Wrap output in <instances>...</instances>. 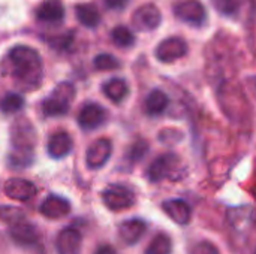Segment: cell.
<instances>
[{"label": "cell", "mask_w": 256, "mask_h": 254, "mask_svg": "<svg viewBox=\"0 0 256 254\" xmlns=\"http://www.w3.org/2000/svg\"><path fill=\"white\" fill-rule=\"evenodd\" d=\"M8 60L10 73L21 87L28 90L39 87L42 81V61L36 49L26 45L14 46L8 54Z\"/></svg>", "instance_id": "6da1fadb"}, {"label": "cell", "mask_w": 256, "mask_h": 254, "mask_svg": "<svg viewBox=\"0 0 256 254\" xmlns=\"http://www.w3.org/2000/svg\"><path fill=\"white\" fill-rule=\"evenodd\" d=\"M10 139L14 145V151L10 154V160L16 166H26L32 162L33 147L36 144V132L28 120L18 118L15 120L10 129Z\"/></svg>", "instance_id": "7a4b0ae2"}, {"label": "cell", "mask_w": 256, "mask_h": 254, "mask_svg": "<svg viewBox=\"0 0 256 254\" xmlns=\"http://www.w3.org/2000/svg\"><path fill=\"white\" fill-rule=\"evenodd\" d=\"M184 174L183 163L176 154H162L147 169V177L152 183H158L162 180H178Z\"/></svg>", "instance_id": "3957f363"}, {"label": "cell", "mask_w": 256, "mask_h": 254, "mask_svg": "<svg viewBox=\"0 0 256 254\" xmlns=\"http://www.w3.org/2000/svg\"><path fill=\"white\" fill-rule=\"evenodd\" d=\"M74 94H75V88L69 82H63L58 87H56V90L51 93V96L42 105L44 115H46V117L64 115L69 109Z\"/></svg>", "instance_id": "277c9868"}, {"label": "cell", "mask_w": 256, "mask_h": 254, "mask_svg": "<svg viewBox=\"0 0 256 254\" xmlns=\"http://www.w3.org/2000/svg\"><path fill=\"white\" fill-rule=\"evenodd\" d=\"M102 199L106 208H110L111 211L128 210L135 204V195L128 187L118 186V184L110 186L106 190H104Z\"/></svg>", "instance_id": "5b68a950"}, {"label": "cell", "mask_w": 256, "mask_h": 254, "mask_svg": "<svg viewBox=\"0 0 256 254\" xmlns=\"http://www.w3.org/2000/svg\"><path fill=\"white\" fill-rule=\"evenodd\" d=\"M186 52H188V43L180 37H168L162 40L156 48V57L164 63L176 61L183 55H186Z\"/></svg>", "instance_id": "8992f818"}, {"label": "cell", "mask_w": 256, "mask_h": 254, "mask_svg": "<svg viewBox=\"0 0 256 254\" xmlns=\"http://www.w3.org/2000/svg\"><path fill=\"white\" fill-rule=\"evenodd\" d=\"M111 153H112V144L110 139L100 138V139L94 141L86 153L87 166L92 169H98V168L104 166L108 162V159L111 157Z\"/></svg>", "instance_id": "52a82bcc"}, {"label": "cell", "mask_w": 256, "mask_h": 254, "mask_svg": "<svg viewBox=\"0 0 256 254\" xmlns=\"http://www.w3.org/2000/svg\"><path fill=\"white\" fill-rule=\"evenodd\" d=\"M174 12H176V15L180 19H183L186 22H190L194 25L202 24L204 19H206V16H207L202 3L198 1V0H184V1H180V3L176 4Z\"/></svg>", "instance_id": "ba28073f"}, {"label": "cell", "mask_w": 256, "mask_h": 254, "mask_svg": "<svg viewBox=\"0 0 256 254\" xmlns=\"http://www.w3.org/2000/svg\"><path fill=\"white\" fill-rule=\"evenodd\" d=\"M4 195L14 201L26 202V201H30L36 195V186L27 180L10 178L4 184Z\"/></svg>", "instance_id": "9c48e42d"}, {"label": "cell", "mask_w": 256, "mask_h": 254, "mask_svg": "<svg viewBox=\"0 0 256 254\" xmlns=\"http://www.w3.org/2000/svg\"><path fill=\"white\" fill-rule=\"evenodd\" d=\"M105 117H106V112L100 105L87 103L81 108V111L78 114V124L84 130H93V129L99 127L100 124H104Z\"/></svg>", "instance_id": "30bf717a"}, {"label": "cell", "mask_w": 256, "mask_h": 254, "mask_svg": "<svg viewBox=\"0 0 256 254\" xmlns=\"http://www.w3.org/2000/svg\"><path fill=\"white\" fill-rule=\"evenodd\" d=\"M81 235L78 231L72 228L63 229L56 241L57 253L58 254H80L81 252Z\"/></svg>", "instance_id": "8fae6325"}, {"label": "cell", "mask_w": 256, "mask_h": 254, "mask_svg": "<svg viewBox=\"0 0 256 254\" xmlns=\"http://www.w3.org/2000/svg\"><path fill=\"white\" fill-rule=\"evenodd\" d=\"M160 22V12L154 4L141 6L134 13V24L140 30H153Z\"/></svg>", "instance_id": "7c38bea8"}, {"label": "cell", "mask_w": 256, "mask_h": 254, "mask_svg": "<svg viewBox=\"0 0 256 254\" xmlns=\"http://www.w3.org/2000/svg\"><path fill=\"white\" fill-rule=\"evenodd\" d=\"M70 213V204L60 196H48L40 205V214L46 219H63Z\"/></svg>", "instance_id": "4fadbf2b"}, {"label": "cell", "mask_w": 256, "mask_h": 254, "mask_svg": "<svg viewBox=\"0 0 256 254\" xmlns=\"http://www.w3.org/2000/svg\"><path fill=\"white\" fill-rule=\"evenodd\" d=\"M147 231V225L146 222L140 220V219H132V220H126L120 225L118 228V235L122 238V241L128 246H134L136 244L142 235Z\"/></svg>", "instance_id": "5bb4252c"}, {"label": "cell", "mask_w": 256, "mask_h": 254, "mask_svg": "<svg viewBox=\"0 0 256 254\" xmlns=\"http://www.w3.org/2000/svg\"><path fill=\"white\" fill-rule=\"evenodd\" d=\"M162 210L164 213L177 225H188L190 220V207L182 201V199H171V201H165L162 204Z\"/></svg>", "instance_id": "9a60e30c"}, {"label": "cell", "mask_w": 256, "mask_h": 254, "mask_svg": "<svg viewBox=\"0 0 256 254\" xmlns=\"http://www.w3.org/2000/svg\"><path fill=\"white\" fill-rule=\"evenodd\" d=\"M64 16V7L60 0H45L36 9V18L44 22H60Z\"/></svg>", "instance_id": "2e32d148"}, {"label": "cell", "mask_w": 256, "mask_h": 254, "mask_svg": "<svg viewBox=\"0 0 256 254\" xmlns=\"http://www.w3.org/2000/svg\"><path fill=\"white\" fill-rule=\"evenodd\" d=\"M9 235L20 246H33L39 241V231L33 225L26 222L10 226Z\"/></svg>", "instance_id": "e0dca14e"}, {"label": "cell", "mask_w": 256, "mask_h": 254, "mask_svg": "<svg viewBox=\"0 0 256 254\" xmlns=\"http://www.w3.org/2000/svg\"><path fill=\"white\" fill-rule=\"evenodd\" d=\"M72 150V138L66 132H56L48 139V154L54 159H62Z\"/></svg>", "instance_id": "ac0fdd59"}, {"label": "cell", "mask_w": 256, "mask_h": 254, "mask_svg": "<svg viewBox=\"0 0 256 254\" xmlns=\"http://www.w3.org/2000/svg\"><path fill=\"white\" fill-rule=\"evenodd\" d=\"M75 15L78 18V21L86 25V27H96L99 22H100V13L98 10V7L92 3H82V4H78L75 7Z\"/></svg>", "instance_id": "d6986e66"}, {"label": "cell", "mask_w": 256, "mask_h": 254, "mask_svg": "<svg viewBox=\"0 0 256 254\" xmlns=\"http://www.w3.org/2000/svg\"><path fill=\"white\" fill-rule=\"evenodd\" d=\"M128 91H129L128 84L122 78H112V79H110L108 82L104 84V93H105V96L110 100H112L114 103H120L128 96Z\"/></svg>", "instance_id": "ffe728a7"}, {"label": "cell", "mask_w": 256, "mask_h": 254, "mask_svg": "<svg viewBox=\"0 0 256 254\" xmlns=\"http://www.w3.org/2000/svg\"><path fill=\"white\" fill-rule=\"evenodd\" d=\"M170 103L168 96L160 90H153L146 99V111L150 115H160Z\"/></svg>", "instance_id": "44dd1931"}, {"label": "cell", "mask_w": 256, "mask_h": 254, "mask_svg": "<svg viewBox=\"0 0 256 254\" xmlns=\"http://www.w3.org/2000/svg\"><path fill=\"white\" fill-rule=\"evenodd\" d=\"M171 252H172V244L170 237L165 234H159L152 240L150 246L146 250V254H171Z\"/></svg>", "instance_id": "7402d4cb"}, {"label": "cell", "mask_w": 256, "mask_h": 254, "mask_svg": "<svg viewBox=\"0 0 256 254\" xmlns=\"http://www.w3.org/2000/svg\"><path fill=\"white\" fill-rule=\"evenodd\" d=\"M22 106H24V97L16 93H8L0 100V109L3 114L18 112Z\"/></svg>", "instance_id": "603a6c76"}, {"label": "cell", "mask_w": 256, "mask_h": 254, "mask_svg": "<svg viewBox=\"0 0 256 254\" xmlns=\"http://www.w3.org/2000/svg\"><path fill=\"white\" fill-rule=\"evenodd\" d=\"M111 39L112 42L120 46V48H128V46H132L134 42H135V36L134 33L124 27V25H117L112 31H111Z\"/></svg>", "instance_id": "cb8c5ba5"}, {"label": "cell", "mask_w": 256, "mask_h": 254, "mask_svg": "<svg viewBox=\"0 0 256 254\" xmlns=\"http://www.w3.org/2000/svg\"><path fill=\"white\" fill-rule=\"evenodd\" d=\"M24 211L16 207H0V220L9 226H15L24 222Z\"/></svg>", "instance_id": "d4e9b609"}, {"label": "cell", "mask_w": 256, "mask_h": 254, "mask_svg": "<svg viewBox=\"0 0 256 254\" xmlns=\"http://www.w3.org/2000/svg\"><path fill=\"white\" fill-rule=\"evenodd\" d=\"M93 64L98 70H116L120 67V61L111 54H99Z\"/></svg>", "instance_id": "484cf974"}, {"label": "cell", "mask_w": 256, "mask_h": 254, "mask_svg": "<svg viewBox=\"0 0 256 254\" xmlns=\"http://www.w3.org/2000/svg\"><path fill=\"white\" fill-rule=\"evenodd\" d=\"M242 1L243 0H213L216 9L220 10L222 13H226V15L237 12L238 7L242 6Z\"/></svg>", "instance_id": "4316f807"}, {"label": "cell", "mask_w": 256, "mask_h": 254, "mask_svg": "<svg viewBox=\"0 0 256 254\" xmlns=\"http://www.w3.org/2000/svg\"><path fill=\"white\" fill-rule=\"evenodd\" d=\"M190 254H219V250L214 244H212L208 241H202L192 249Z\"/></svg>", "instance_id": "83f0119b"}, {"label": "cell", "mask_w": 256, "mask_h": 254, "mask_svg": "<svg viewBox=\"0 0 256 254\" xmlns=\"http://www.w3.org/2000/svg\"><path fill=\"white\" fill-rule=\"evenodd\" d=\"M147 151V145L144 142H138V144H134L130 153H129V159H134V160H138L141 159Z\"/></svg>", "instance_id": "f1b7e54d"}, {"label": "cell", "mask_w": 256, "mask_h": 254, "mask_svg": "<svg viewBox=\"0 0 256 254\" xmlns=\"http://www.w3.org/2000/svg\"><path fill=\"white\" fill-rule=\"evenodd\" d=\"M128 3H129V0H105L106 7H110V9H116V10L123 9Z\"/></svg>", "instance_id": "f546056e"}, {"label": "cell", "mask_w": 256, "mask_h": 254, "mask_svg": "<svg viewBox=\"0 0 256 254\" xmlns=\"http://www.w3.org/2000/svg\"><path fill=\"white\" fill-rule=\"evenodd\" d=\"M94 254H116V250H114V247H111V246H102V247H99V249L96 250V253Z\"/></svg>", "instance_id": "4dcf8cb0"}, {"label": "cell", "mask_w": 256, "mask_h": 254, "mask_svg": "<svg viewBox=\"0 0 256 254\" xmlns=\"http://www.w3.org/2000/svg\"><path fill=\"white\" fill-rule=\"evenodd\" d=\"M255 254H256V252H255Z\"/></svg>", "instance_id": "1f68e13d"}]
</instances>
